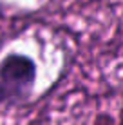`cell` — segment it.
<instances>
[{"label": "cell", "mask_w": 123, "mask_h": 125, "mask_svg": "<svg viewBox=\"0 0 123 125\" xmlns=\"http://www.w3.org/2000/svg\"><path fill=\"white\" fill-rule=\"evenodd\" d=\"M36 82V63L22 53L0 60V105H20L31 98Z\"/></svg>", "instance_id": "6da1fadb"}, {"label": "cell", "mask_w": 123, "mask_h": 125, "mask_svg": "<svg viewBox=\"0 0 123 125\" xmlns=\"http://www.w3.org/2000/svg\"><path fill=\"white\" fill-rule=\"evenodd\" d=\"M96 125H114V120L107 114H100L98 120H96Z\"/></svg>", "instance_id": "7a4b0ae2"}]
</instances>
